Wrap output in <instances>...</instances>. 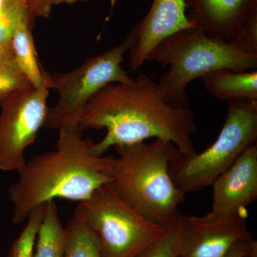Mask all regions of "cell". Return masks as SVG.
<instances>
[{
  "mask_svg": "<svg viewBox=\"0 0 257 257\" xmlns=\"http://www.w3.org/2000/svg\"><path fill=\"white\" fill-rule=\"evenodd\" d=\"M49 90L30 84L0 99V170L19 172L25 166L27 148L45 126Z\"/></svg>",
  "mask_w": 257,
  "mask_h": 257,
  "instance_id": "obj_8",
  "label": "cell"
},
{
  "mask_svg": "<svg viewBox=\"0 0 257 257\" xmlns=\"http://www.w3.org/2000/svg\"><path fill=\"white\" fill-rule=\"evenodd\" d=\"M248 240H241L237 241L231 246L229 251L225 255L224 257H241L246 249Z\"/></svg>",
  "mask_w": 257,
  "mask_h": 257,
  "instance_id": "obj_22",
  "label": "cell"
},
{
  "mask_svg": "<svg viewBox=\"0 0 257 257\" xmlns=\"http://www.w3.org/2000/svg\"><path fill=\"white\" fill-rule=\"evenodd\" d=\"M8 257H9V256H8Z\"/></svg>",
  "mask_w": 257,
  "mask_h": 257,
  "instance_id": "obj_27",
  "label": "cell"
},
{
  "mask_svg": "<svg viewBox=\"0 0 257 257\" xmlns=\"http://www.w3.org/2000/svg\"><path fill=\"white\" fill-rule=\"evenodd\" d=\"M147 61L170 66L157 83L162 99L175 107H189L187 87L192 81L219 70H254L257 55L239 50L231 42L208 36L193 27L176 32L151 51Z\"/></svg>",
  "mask_w": 257,
  "mask_h": 257,
  "instance_id": "obj_4",
  "label": "cell"
},
{
  "mask_svg": "<svg viewBox=\"0 0 257 257\" xmlns=\"http://www.w3.org/2000/svg\"><path fill=\"white\" fill-rule=\"evenodd\" d=\"M81 1L87 0H31L27 5V8L30 19L35 17H48L54 5H60L62 3L72 4Z\"/></svg>",
  "mask_w": 257,
  "mask_h": 257,
  "instance_id": "obj_21",
  "label": "cell"
},
{
  "mask_svg": "<svg viewBox=\"0 0 257 257\" xmlns=\"http://www.w3.org/2000/svg\"><path fill=\"white\" fill-rule=\"evenodd\" d=\"M30 24V15L28 10H27L18 19L10 47L19 69L31 85L35 88H40L47 85L46 72L40 67L39 64Z\"/></svg>",
  "mask_w": 257,
  "mask_h": 257,
  "instance_id": "obj_14",
  "label": "cell"
},
{
  "mask_svg": "<svg viewBox=\"0 0 257 257\" xmlns=\"http://www.w3.org/2000/svg\"><path fill=\"white\" fill-rule=\"evenodd\" d=\"M79 206L101 257H138L168 230L139 214L110 183L96 189Z\"/></svg>",
  "mask_w": 257,
  "mask_h": 257,
  "instance_id": "obj_6",
  "label": "cell"
},
{
  "mask_svg": "<svg viewBox=\"0 0 257 257\" xmlns=\"http://www.w3.org/2000/svg\"><path fill=\"white\" fill-rule=\"evenodd\" d=\"M137 39L133 28L119 45L88 59L78 68L68 73H46L47 87L57 92L59 99L49 109L45 126L60 130L67 125L78 124L81 111L96 93L111 83L130 80L121 63L125 52L135 45Z\"/></svg>",
  "mask_w": 257,
  "mask_h": 257,
  "instance_id": "obj_7",
  "label": "cell"
},
{
  "mask_svg": "<svg viewBox=\"0 0 257 257\" xmlns=\"http://www.w3.org/2000/svg\"><path fill=\"white\" fill-rule=\"evenodd\" d=\"M175 222V221H174ZM138 257H177L174 237V223L163 237Z\"/></svg>",
  "mask_w": 257,
  "mask_h": 257,
  "instance_id": "obj_20",
  "label": "cell"
},
{
  "mask_svg": "<svg viewBox=\"0 0 257 257\" xmlns=\"http://www.w3.org/2000/svg\"><path fill=\"white\" fill-rule=\"evenodd\" d=\"M241 257H257V241L252 237L248 240L246 249Z\"/></svg>",
  "mask_w": 257,
  "mask_h": 257,
  "instance_id": "obj_23",
  "label": "cell"
},
{
  "mask_svg": "<svg viewBox=\"0 0 257 257\" xmlns=\"http://www.w3.org/2000/svg\"><path fill=\"white\" fill-rule=\"evenodd\" d=\"M231 43L245 53L257 55V10L250 15Z\"/></svg>",
  "mask_w": 257,
  "mask_h": 257,
  "instance_id": "obj_19",
  "label": "cell"
},
{
  "mask_svg": "<svg viewBox=\"0 0 257 257\" xmlns=\"http://www.w3.org/2000/svg\"><path fill=\"white\" fill-rule=\"evenodd\" d=\"M256 139L257 101L229 102L216 141L200 153L185 155L177 150L169 164L171 177L185 194L205 189L246 149L256 143Z\"/></svg>",
  "mask_w": 257,
  "mask_h": 257,
  "instance_id": "obj_5",
  "label": "cell"
},
{
  "mask_svg": "<svg viewBox=\"0 0 257 257\" xmlns=\"http://www.w3.org/2000/svg\"><path fill=\"white\" fill-rule=\"evenodd\" d=\"M202 79L207 92L219 100L257 101L256 69H219L203 76Z\"/></svg>",
  "mask_w": 257,
  "mask_h": 257,
  "instance_id": "obj_13",
  "label": "cell"
},
{
  "mask_svg": "<svg viewBox=\"0 0 257 257\" xmlns=\"http://www.w3.org/2000/svg\"><path fill=\"white\" fill-rule=\"evenodd\" d=\"M196 27L186 13L185 0H153L148 13L135 27L137 42L130 50L128 65L138 70L151 51L176 32Z\"/></svg>",
  "mask_w": 257,
  "mask_h": 257,
  "instance_id": "obj_11",
  "label": "cell"
},
{
  "mask_svg": "<svg viewBox=\"0 0 257 257\" xmlns=\"http://www.w3.org/2000/svg\"><path fill=\"white\" fill-rule=\"evenodd\" d=\"M55 149L27 160L19 178L9 188L14 205L13 222L20 224L35 208L56 198L82 202L110 179L106 158L94 155L93 142L83 138L78 124L64 126Z\"/></svg>",
  "mask_w": 257,
  "mask_h": 257,
  "instance_id": "obj_2",
  "label": "cell"
},
{
  "mask_svg": "<svg viewBox=\"0 0 257 257\" xmlns=\"http://www.w3.org/2000/svg\"><path fill=\"white\" fill-rule=\"evenodd\" d=\"M211 187V212L246 218V207L257 199V144L246 149Z\"/></svg>",
  "mask_w": 257,
  "mask_h": 257,
  "instance_id": "obj_10",
  "label": "cell"
},
{
  "mask_svg": "<svg viewBox=\"0 0 257 257\" xmlns=\"http://www.w3.org/2000/svg\"><path fill=\"white\" fill-rule=\"evenodd\" d=\"M189 21L208 36L232 42L257 10V0H185Z\"/></svg>",
  "mask_w": 257,
  "mask_h": 257,
  "instance_id": "obj_12",
  "label": "cell"
},
{
  "mask_svg": "<svg viewBox=\"0 0 257 257\" xmlns=\"http://www.w3.org/2000/svg\"><path fill=\"white\" fill-rule=\"evenodd\" d=\"M22 1H23L24 3H25L27 5L29 3H30V1H31V0H22Z\"/></svg>",
  "mask_w": 257,
  "mask_h": 257,
  "instance_id": "obj_26",
  "label": "cell"
},
{
  "mask_svg": "<svg viewBox=\"0 0 257 257\" xmlns=\"http://www.w3.org/2000/svg\"><path fill=\"white\" fill-rule=\"evenodd\" d=\"M64 257H101L94 236L86 224L80 206L64 228Z\"/></svg>",
  "mask_w": 257,
  "mask_h": 257,
  "instance_id": "obj_16",
  "label": "cell"
},
{
  "mask_svg": "<svg viewBox=\"0 0 257 257\" xmlns=\"http://www.w3.org/2000/svg\"><path fill=\"white\" fill-rule=\"evenodd\" d=\"M177 257H224L237 241L251 239L246 217L179 213L174 222Z\"/></svg>",
  "mask_w": 257,
  "mask_h": 257,
  "instance_id": "obj_9",
  "label": "cell"
},
{
  "mask_svg": "<svg viewBox=\"0 0 257 257\" xmlns=\"http://www.w3.org/2000/svg\"><path fill=\"white\" fill-rule=\"evenodd\" d=\"M83 131L106 128L100 142L93 144L96 156L111 147L142 143L150 138L173 144L179 153H196L192 136L197 133L190 107H175L162 99L157 84L141 73L126 82L111 83L87 101L77 121Z\"/></svg>",
  "mask_w": 257,
  "mask_h": 257,
  "instance_id": "obj_1",
  "label": "cell"
},
{
  "mask_svg": "<svg viewBox=\"0 0 257 257\" xmlns=\"http://www.w3.org/2000/svg\"><path fill=\"white\" fill-rule=\"evenodd\" d=\"M46 204L33 209L23 231L12 246L9 257H34L37 233L43 219Z\"/></svg>",
  "mask_w": 257,
  "mask_h": 257,
  "instance_id": "obj_17",
  "label": "cell"
},
{
  "mask_svg": "<svg viewBox=\"0 0 257 257\" xmlns=\"http://www.w3.org/2000/svg\"><path fill=\"white\" fill-rule=\"evenodd\" d=\"M65 230L54 201L47 202L37 233L34 257H64Z\"/></svg>",
  "mask_w": 257,
  "mask_h": 257,
  "instance_id": "obj_15",
  "label": "cell"
},
{
  "mask_svg": "<svg viewBox=\"0 0 257 257\" xmlns=\"http://www.w3.org/2000/svg\"><path fill=\"white\" fill-rule=\"evenodd\" d=\"M111 6H114L115 3H116V0H110Z\"/></svg>",
  "mask_w": 257,
  "mask_h": 257,
  "instance_id": "obj_25",
  "label": "cell"
},
{
  "mask_svg": "<svg viewBox=\"0 0 257 257\" xmlns=\"http://www.w3.org/2000/svg\"><path fill=\"white\" fill-rule=\"evenodd\" d=\"M30 84L17 65L13 55L0 56V99Z\"/></svg>",
  "mask_w": 257,
  "mask_h": 257,
  "instance_id": "obj_18",
  "label": "cell"
},
{
  "mask_svg": "<svg viewBox=\"0 0 257 257\" xmlns=\"http://www.w3.org/2000/svg\"><path fill=\"white\" fill-rule=\"evenodd\" d=\"M116 157L106 158V174L111 187L139 214L162 226L173 224L185 199L169 172L177 147L156 139L116 147Z\"/></svg>",
  "mask_w": 257,
  "mask_h": 257,
  "instance_id": "obj_3",
  "label": "cell"
},
{
  "mask_svg": "<svg viewBox=\"0 0 257 257\" xmlns=\"http://www.w3.org/2000/svg\"><path fill=\"white\" fill-rule=\"evenodd\" d=\"M5 3H6V0H0V15L3 13V10H4Z\"/></svg>",
  "mask_w": 257,
  "mask_h": 257,
  "instance_id": "obj_24",
  "label": "cell"
}]
</instances>
